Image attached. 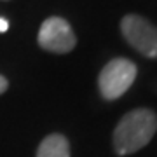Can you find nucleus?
I'll return each instance as SVG.
<instances>
[{
	"label": "nucleus",
	"instance_id": "7ed1b4c3",
	"mask_svg": "<svg viewBox=\"0 0 157 157\" xmlns=\"http://www.w3.org/2000/svg\"><path fill=\"white\" fill-rule=\"evenodd\" d=\"M124 39L140 54L157 59V28L138 14H128L121 21Z\"/></svg>",
	"mask_w": 157,
	"mask_h": 157
},
{
	"label": "nucleus",
	"instance_id": "39448f33",
	"mask_svg": "<svg viewBox=\"0 0 157 157\" xmlns=\"http://www.w3.org/2000/svg\"><path fill=\"white\" fill-rule=\"evenodd\" d=\"M37 157H70V145L63 135H49L42 140Z\"/></svg>",
	"mask_w": 157,
	"mask_h": 157
},
{
	"label": "nucleus",
	"instance_id": "f257e3e1",
	"mask_svg": "<svg viewBox=\"0 0 157 157\" xmlns=\"http://www.w3.org/2000/svg\"><path fill=\"white\" fill-rule=\"evenodd\" d=\"M157 131V115L148 108L131 110L113 131V148L119 155H129L152 140Z\"/></svg>",
	"mask_w": 157,
	"mask_h": 157
},
{
	"label": "nucleus",
	"instance_id": "0eeeda50",
	"mask_svg": "<svg viewBox=\"0 0 157 157\" xmlns=\"http://www.w3.org/2000/svg\"><path fill=\"white\" fill-rule=\"evenodd\" d=\"M7 86H9V84H7V78L0 75V94H2V93L7 89Z\"/></svg>",
	"mask_w": 157,
	"mask_h": 157
},
{
	"label": "nucleus",
	"instance_id": "20e7f679",
	"mask_svg": "<svg viewBox=\"0 0 157 157\" xmlns=\"http://www.w3.org/2000/svg\"><path fill=\"white\" fill-rule=\"evenodd\" d=\"M77 39L72 26L63 17H49L42 23L39 30V45L45 51L65 54L75 47Z\"/></svg>",
	"mask_w": 157,
	"mask_h": 157
},
{
	"label": "nucleus",
	"instance_id": "f03ea898",
	"mask_svg": "<svg viewBox=\"0 0 157 157\" xmlns=\"http://www.w3.org/2000/svg\"><path fill=\"white\" fill-rule=\"evenodd\" d=\"M136 78V65L126 58H115L105 65L98 77L100 93L105 100H117Z\"/></svg>",
	"mask_w": 157,
	"mask_h": 157
},
{
	"label": "nucleus",
	"instance_id": "423d86ee",
	"mask_svg": "<svg viewBox=\"0 0 157 157\" xmlns=\"http://www.w3.org/2000/svg\"><path fill=\"white\" fill-rule=\"evenodd\" d=\"M7 28H9V23H7V19H4V17H0V33H4V32H7Z\"/></svg>",
	"mask_w": 157,
	"mask_h": 157
}]
</instances>
